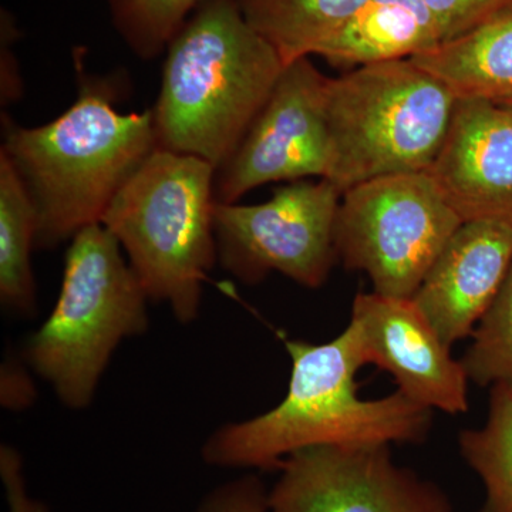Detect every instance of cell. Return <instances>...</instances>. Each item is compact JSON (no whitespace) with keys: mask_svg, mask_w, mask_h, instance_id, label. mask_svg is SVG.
<instances>
[{"mask_svg":"<svg viewBox=\"0 0 512 512\" xmlns=\"http://www.w3.org/2000/svg\"><path fill=\"white\" fill-rule=\"evenodd\" d=\"M292 360L288 393L274 409L221 426L201 448L208 466L278 471L305 448L420 444L433 410L397 390L382 399L357 396L356 373L369 365L353 323L330 342L284 338Z\"/></svg>","mask_w":512,"mask_h":512,"instance_id":"obj_1","label":"cell"},{"mask_svg":"<svg viewBox=\"0 0 512 512\" xmlns=\"http://www.w3.org/2000/svg\"><path fill=\"white\" fill-rule=\"evenodd\" d=\"M285 63L239 0H207L171 40L153 113L157 148L220 170L271 96Z\"/></svg>","mask_w":512,"mask_h":512,"instance_id":"obj_2","label":"cell"},{"mask_svg":"<svg viewBox=\"0 0 512 512\" xmlns=\"http://www.w3.org/2000/svg\"><path fill=\"white\" fill-rule=\"evenodd\" d=\"M157 148L153 113L121 114L109 90L84 83L76 103L45 126H8L2 153L36 210V249L101 224L124 183Z\"/></svg>","mask_w":512,"mask_h":512,"instance_id":"obj_3","label":"cell"},{"mask_svg":"<svg viewBox=\"0 0 512 512\" xmlns=\"http://www.w3.org/2000/svg\"><path fill=\"white\" fill-rule=\"evenodd\" d=\"M215 175L201 158L156 148L101 220L126 252L148 299L167 302L185 325L200 315L202 286L218 256Z\"/></svg>","mask_w":512,"mask_h":512,"instance_id":"obj_4","label":"cell"},{"mask_svg":"<svg viewBox=\"0 0 512 512\" xmlns=\"http://www.w3.org/2000/svg\"><path fill=\"white\" fill-rule=\"evenodd\" d=\"M457 97L412 60L366 64L328 80L329 167L340 194L386 175L429 171Z\"/></svg>","mask_w":512,"mask_h":512,"instance_id":"obj_5","label":"cell"},{"mask_svg":"<svg viewBox=\"0 0 512 512\" xmlns=\"http://www.w3.org/2000/svg\"><path fill=\"white\" fill-rule=\"evenodd\" d=\"M121 251L103 224L77 232L55 308L25 345L26 362L72 410L90 406L120 343L148 328L147 293Z\"/></svg>","mask_w":512,"mask_h":512,"instance_id":"obj_6","label":"cell"},{"mask_svg":"<svg viewBox=\"0 0 512 512\" xmlns=\"http://www.w3.org/2000/svg\"><path fill=\"white\" fill-rule=\"evenodd\" d=\"M461 224L427 171L386 175L343 192L336 252L376 293L413 298Z\"/></svg>","mask_w":512,"mask_h":512,"instance_id":"obj_7","label":"cell"},{"mask_svg":"<svg viewBox=\"0 0 512 512\" xmlns=\"http://www.w3.org/2000/svg\"><path fill=\"white\" fill-rule=\"evenodd\" d=\"M342 194L330 181H295L256 205L215 202L214 229L222 266L256 284L271 272L319 288L335 262Z\"/></svg>","mask_w":512,"mask_h":512,"instance_id":"obj_8","label":"cell"},{"mask_svg":"<svg viewBox=\"0 0 512 512\" xmlns=\"http://www.w3.org/2000/svg\"><path fill=\"white\" fill-rule=\"evenodd\" d=\"M328 77L309 57L286 64L235 153L215 175V202L232 204L275 181L325 178L330 147Z\"/></svg>","mask_w":512,"mask_h":512,"instance_id":"obj_9","label":"cell"},{"mask_svg":"<svg viewBox=\"0 0 512 512\" xmlns=\"http://www.w3.org/2000/svg\"><path fill=\"white\" fill-rule=\"evenodd\" d=\"M278 473L269 512H453L439 485L399 466L390 446L305 448Z\"/></svg>","mask_w":512,"mask_h":512,"instance_id":"obj_10","label":"cell"},{"mask_svg":"<svg viewBox=\"0 0 512 512\" xmlns=\"http://www.w3.org/2000/svg\"><path fill=\"white\" fill-rule=\"evenodd\" d=\"M350 323L359 330L367 363L386 370L399 392L430 410H468V375L412 298L359 293Z\"/></svg>","mask_w":512,"mask_h":512,"instance_id":"obj_11","label":"cell"},{"mask_svg":"<svg viewBox=\"0 0 512 512\" xmlns=\"http://www.w3.org/2000/svg\"><path fill=\"white\" fill-rule=\"evenodd\" d=\"M427 173L461 221L512 225V107L457 99Z\"/></svg>","mask_w":512,"mask_h":512,"instance_id":"obj_12","label":"cell"},{"mask_svg":"<svg viewBox=\"0 0 512 512\" xmlns=\"http://www.w3.org/2000/svg\"><path fill=\"white\" fill-rule=\"evenodd\" d=\"M512 261V225L463 222L424 276L413 301L448 348L473 336Z\"/></svg>","mask_w":512,"mask_h":512,"instance_id":"obj_13","label":"cell"},{"mask_svg":"<svg viewBox=\"0 0 512 512\" xmlns=\"http://www.w3.org/2000/svg\"><path fill=\"white\" fill-rule=\"evenodd\" d=\"M443 43L423 0H367L352 19L316 50L333 64L412 59Z\"/></svg>","mask_w":512,"mask_h":512,"instance_id":"obj_14","label":"cell"},{"mask_svg":"<svg viewBox=\"0 0 512 512\" xmlns=\"http://www.w3.org/2000/svg\"><path fill=\"white\" fill-rule=\"evenodd\" d=\"M412 62L441 80L457 99L512 96V5L464 35Z\"/></svg>","mask_w":512,"mask_h":512,"instance_id":"obj_15","label":"cell"},{"mask_svg":"<svg viewBox=\"0 0 512 512\" xmlns=\"http://www.w3.org/2000/svg\"><path fill=\"white\" fill-rule=\"evenodd\" d=\"M367 0H239L252 28L286 64L315 55Z\"/></svg>","mask_w":512,"mask_h":512,"instance_id":"obj_16","label":"cell"},{"mask_svg":"<svg viewBox=\"0 0 512 512\" xmlns=\"http://www.w3.org/2000/svg\"><path fill=\"white\" fill-rule=\"evenodd\" d=\"M36 210L22 178L0 153V299L9 311H35L30 254L36 249Z\"/></svg>","mask_w":512,"mask_h":512,"instance_id":"obj_17","label":"cell"},{"mask_svg":"<svg viewBox=\"0 0 512 512\" xmlns=\"http://www.w3.org/2000/svg\"><path fill=\"white\" fill-rule=\"evenodd\" d=\"M458 446L484 485L480 512H512V387L493 386L487 421L461 431Z\"/></svg>","mask_w":512,"mask_h":512,"instance_id":"obj_18","label":"cell"},{"mask_svg":"<svg viewBox=\"0 0 512 512\" xmlns=\"http://www.w3.org/2000/svg\"><path fill=\"white\" fill-rule=\"evenodd\" d=\"M461 360L468 379L478 386L512 387V261L500 291L473 333Z\"/></svg>","mask_w":512,"mask_h":512,"instance_id":"obj_19","label":"cell"},{"mask_svg":"<svg viewBox=\"0 0 512 512\" xmlns=\"http://www.w3.org/2000/svg\"><path fill=\"white\" fill-rule=\"evenodd\" d=\"M207 0H150L137 25L128 33L143 52H153L173 40L183 28L185 16Z\"/></svg>","mask_w":512,"mask_h":512,"instance_id":"obj_20","label":"cell"},{"mask_svg":"<svg viewBox=\"0 0 512 512\" xmlns=\"http://www.w3.org/2000/svg\"><path fill=\"white\" fill-rule=\"evenodd\" d=\"M436 20L443 43L476 28L512 5V0H423ZM441 43V45H443Z\"/></svg>","mask_w":512,"mask_h":512,"instance_id":"obj_21","label":"cell"},{"mask_svg":"<svg viewBox=\"0 0 512 512\" xmlns=\"http://www.w3.org/2000/svg\"><path fill=\"white\" fill-rule=\"evenodd\" d=\"M192 512H269L268 488L247 474L212 488Z\"/></svg>","mask_w":512,"mask_h":512,"instance_id":"obj_22","label":"cell"},{"mask_svg":"<svg viewBox=\"0 0 512 512\" xmlns=\"http://www.w3.org/2000/svg\"><path fill=\"white\" fill-rule=\"evenodd\" d=\"M0 478L9 512H49L45 503L29 494L23 474V460L16 448L0 447Z\"/></svg>","mask_w":512,"mask_h":512,"instance_id":"obj_23","label":"cell"},{"mask_svg":"<svg viewBox=\"0 0 512 512\" xmlns=\"http://www.w3.org/2000/svg\"><path fill=\"white\" fill-rule=\"evenodd\" d=\"M2 404L9 410H23L35 402V386L18 363L8 360L2 367Z\"/></svg>","mask_w":512,"mask_h":512,"instance_id":"obj_24","label":"cell"},{"mask_svg":"<svg viewBox=\"0 0 512 512\" xmlns=\"http://www.w3.org/2000/svg\"><path fill=\"white\" fill-rule=\"evenodd\" d=\"M497 103L505 104V106L512 107V96L511 97H507V99L497 101Z\"/></svg>","mask_w":512,"mask_h":512,"instance_id":"obj_25","label":"cell"}]
</instances>
